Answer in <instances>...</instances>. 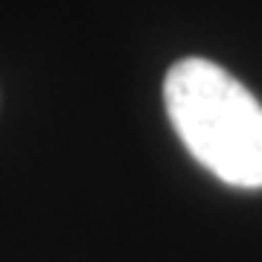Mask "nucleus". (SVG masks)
Instances as JSON below:
<instances>
[{"mask_svg":"<svg viewBox=\"0 0 262 262\" xmlns=\"http://www.w3.org/2000/svg\"><path fill=\"white\" fill-rule=\"evenodd\" d=\"M166 114L201 166L239 189H262V105L210 58H181L163 82Z\"/></svg>","mask_w":262,"mask_h":262,"instance_id":"f257e3e1","label":"nucleus"}]
</instances>
